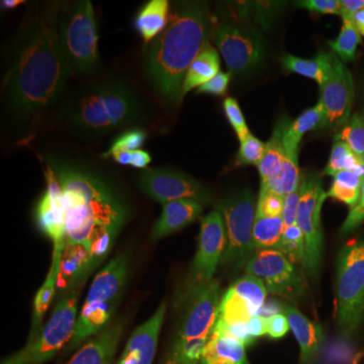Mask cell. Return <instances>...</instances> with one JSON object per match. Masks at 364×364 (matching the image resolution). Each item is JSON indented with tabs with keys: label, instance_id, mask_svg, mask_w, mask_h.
Returning <instances> with one entry per match:
<instances>
[{
	"label": "cell",
	"instance_id": "6da1fadb",
	"mask_svg": "<svg viewBox=\"0 0 364 364\" xmlns=\"http://www.w3.org/2000/svg\"><path fill=\"white\" fill-rule=\"evenodd\" d=\"M58 11L48 9L30 21L4 80L14 114L38 116L52 107L65 88L70 68L57 31Z\"/></svg>",
	"mask_w": 364,
	"mask_h": 364
},
{
	"label": "cell",
	"instance_id": "7a4b0ae2",
	"mask_svg": "<svg viewBox=\"0 0 364 364\" xmlns=\"http://www.w3.org/2000/svg\"><path fill=\"white\" fill-rule=\"evenodd\" d=\"M62 189L65 244L91 243L100 237H117L126 224L128 208L104 177L67 158L47 157Z\"/></svg>",
	"mask_w": 364,
	"mask_h": 364
},
{
	"label": "cell",
	"instance_id": "3957f363",
	"mask_svg": "<svg viewBox=\"0 0 364 364\" xmlns=\"http://www.w3.org/2000/svg\"><path fill=\"white\" fill-rule=\"evenodd\" d=\"M213 33L207 6L189 2L172 11L166 28L151 42L144 65L151 85L165 102H181L184 77Z\"/></svg>",
	"mask_w": 364,
	"mask_h": 364
},
{
	"label": "cell",
	"instance_id": "277c9868",
	"mask_svg": "<svg viewBox=\"0 0 364 364\" xmlns=\"http://www.w3.org/2000/svg\"><path fill=\"white\" fill-rule=\"evenodd\" d=\"M142 114L140 100L123 80L91 86L71 100L64 109L69 126L86 136L105 135L135 124Z\"/></svg>",
	"mask_w": 364,
	"mask_h": 364
},
{
	"label": "cell",
	"instance_id": "5b68a950",
	"mask_svg": "<svg viewBox=\"0 0 364 364\" xmlns=\"http://www.w3.org/2000/svg\"><path fill=\"white\" fill-rule=\"evenodd\" d=\"M222 296L217 279L202 287H182L176 296L173 339L164 364H200L217 322Z\"/></svg>",
	"mask_w": 364,
	"mask_h": 364
},
{
	"label": "cell",
	"instance_id": "8992f818",
	"mask_svg": "<svg viewBox=\"0 0 364 364\" xmlns=\"http://www.w3.org/2000/svg\"><path fill=\"white\" fill-rule=\"evenodd\" d=\"M129 275V261L124 254L112 258L95 275L65 353L79 348L91 337L104 331L112 323L119 299L126 287Z\"/></svg>",
	"mask_w": 364,
	"mask_h": 364
},
{
	"label": "cell",
	"instance_id": "52a82bcc",
	"mask_svg": "<svg viewBox=\"0 0 364 364\" xmlns=\"http://www.w3.org/2000/svg\"><path fill=\"white\" fill-rule=\"evenodd\" d=\"M336 321L342 337L350 340L364 321V241L355 240L340 250L337 260Z\"/></svg>",
	"mask_w": 364,
	"mask_h": 364
},
{
	"label": "cell",
	"instance_id": "ba28073f",
	"mask_svg": "<svg viewBox=\"0 0 364 364\" xmlns=\"http://www.w3.org/2000/svg\"><path fill=\"white\" fill-rule=\"evenodd\" d=\"M57 31L70 70L81 74L95 70L98 64V35L91 2H74L59 13Z\"/></svg>",
	"mask_w": 364,
	"mask_h": 364
},
{
	"label": "cell",
	"instance_id": "9c48e42d",
	"mask_svg": "<svg viewBox=\"0 0 364 364\" xmlns=\"http://www.w3.org/2000/svg\"><path fill=\"white\" fill-rule=\"evenodd\" d=\"M82 287L59 299L47 324L38 336L1 364H42L70 343L78 318V301Z\"/></svg>",
	"mask_w": 364,
	"mask_h": 364
},
{
	"label": "cell",
	"instance_id": "30bf717a",
	"mask_svg": "<svg viewBox=\"0 0 364 364\" xmlns=\"http://www.w3.org/2000/svg\"><path fill=\"white\" fill-rule=\"evenodd\" d=\"M256 203L252 193L244 191L228 196L217 205L227 231V248L221 265L232 272L246 267L256 252L253 241Z\"/></svg>",
	"mask_w": 364,
	"mask_h": 364
},
{
	"label": "cell",
	"instance_id": "8fae6325",
	"mask_svg": "<svg viewBox=\"0 0 364 364\" xmlns=\"http://www.w3.org/2000/svg\"><path fill=\"white\" fill-rule=\"evenodd\" d=\"M303 193L299 202L296 225L305 238V261L303 267L314 277L320 269L322 257L323 234L321 210L326 198L320 176L310 174L301 178Z\"/></svg>",
	"mask_w": 364,
	"mask_h": 364
},
{
	"label": "cell",
	"instance_id": "7c38bea8",
	"mask_svg": "<svg viewBox=\"0 0 364 364\" xmlns=\"http://www.w3.org/2000/svg\"><path fill=\"white\" fill-rule=\"evenodd\" d=\"M226 248L227 231L224 219L219 210H213L200 222L198 251L183 287H202L212 282Z\"/></svg>",
	"mask_w": 364,
	"mask_h": 364
},
{
	"label": "cell",
	"instance_id": "4fadbf2b",
	"mask_svg": "<svg viewBox=\"0 0 364 364\" xmlns=\"http://www.w3.org/2000/svg\"><path fill=\"white\" fill-rule=\"evenodd\" d=\"M245 272L262 280L267 291L275 296L296 299L305 294V284L294 263L277 249L256 251Z\"/></svg>",
	"mask_w": 364,
	"mask_h": 364
},
{
	"label": "cell",
	"instance_id": "5bb4252c",
	"mask_svg": "<svg viewBox=\"0 0 364 364\" xmlns=\"http://www.w3.org/2000/svg\"><path fill=\"white\" fill-rule=\"evenodd\" d=\"M139 189L156 202L164 203L177 200H193L207 205L212 196L203 184L177 170L144 169L136 177Z\"/></svg>",
	"mask_w": 364,
	"mask_h": 364
},
{
	"label": "cell",
	"instance_id": "9a60e30c",
	"mask_svg": "<svg viewBox=\"0 0 364 364\" xmlns=\"http://www.w3.org/2000/svg\"><path fill=\"white\" fill-rule=\"evenodd\" d=\"M213 37L228 68L234 73H248L264 58L262 39L247 28L224 23L215 28Z\"/></svg>",
	"mask_w": 364,
	"mask_h": 364
},
{
	"label": "cell",
	"instance_id": "2e32d148",
	"mask_svg": "<svg viewBox=\"0 0 364 364\" xmlns=\"http://www.w3.org/2000/svg\"><path fill=\"white\" fill-rule=\"evenodd\" d=\"M267 296L262 280L254 275H244L223 294L215 323L224 326L248 323L259 316Z\"/></svg>",
	"mask_w": 364,
	"mask_h": 364
},
{
	"label": "cell",
	"instance_id": "e0dca14e",
	"mask_svg": "<svg viewBox=\"0 0 364 364\" xmlns=\"http://www.w3.org/2000/svg\"><path fill=\"white\" fill-rule=\"evenodd\" d=\"M320 102L324 107V127L341 129L351 116L354 83L351 72L336 56L331 76L320 86Z\"/></svg>",
	"mask_w": 364,
	"mask_h": 364
},
{
	"label": "cell",
	"instance_id": "ac0fdd59",
	"mask_svg": "<svg viewBox=\"0 0 364 364\" xmlns=\"http://www.w3.org/2000/svg\"><path fill=\"white\" fill-rule=\"evenodd\" d=\"M47 188L36 208V222L41 231L51 239L53 247L65 245V218L62 189L54 173L46 167Z\"/></svg>",
	"mask_w": 364,
	"mask_h": 364
},
{
	"label": "cell",
	"instance_id": "d6986e66",
	"mask_svg": "<svg viewBox=\"0 0 364 364\" xmlns=\"http://www.w3.org/2000/svg\"><path fill=\"white\" fill-rule=\"evenodd\" d=\"M97 268L90 243L65 244L60 261L57 296L61 299L82 287Z\"/></svg>",
	"mask_w": 364,
	"mask_h": 364
},
{
	"label": "cell",
	"instance_id": "ffe728a7",
	"mask_svg": "<svg viewBox=\"0 0 364 364\" xmlns=\"http://www.w3.org/2000/svg\"><path fill=\"white\" fill-rule=\"evenodd\" d=\"M167 303L162 301L156 312L132 333L117 364H152L156 355Z\"/></svg>",
	"mask_w": 364,
	"mask_h": 364
},
{
	"label": "cell",
	"instance_id": "44dd1931",
	"mask_svg": "<svg viewBox=\"0 0 364 364\" xmlns=\"http://www.w3.org/2000/svg\"><path fill=\"white\" fill-rule=\"evenodd\" d=\"M124 325L123 320L114 321L104 331L81 345L66 364H112L123 335Z\"/></svg>",
	"mask_w": 364,
	"mask_h": 364
},
{
	"label": "cell",
	"instance_id": "7402d4cb",
	"mask_svg": "<svg viewBox=\"0 0 364 364\" xmlns=\"http://www.w3.org/2000/svg\"><path fill=\"white\" fill-rule=\"evenodd\" d=\"M162 205V214L151 231V239L154 241L176 233L196 222L203 210V205L193 200H177Z\"/></svg>",
	"mask_w": 364,
	"mask_h": 364
},
{
	"label": "cell",
	"instance_id": "603a6c76",
	"mask_svg": "<svg viewBox=\"0 0 364 364\" xmlns=\"http://www.w3.org/2000/svg\"><path fill=\"white\" fill-rule=\"evenodd\" d=\"M284 313L301 347V364L315 363L318 352L325 343L322 327L309 320L294 306H284Z\"/></svg>",
	"mask_w": 364,
	"mask_h": 364
},
{
	"label": "cell",
	"instance_id": "cb8c5ba5",
	"mask_svg": "<svg viewBox=\"0 0 364 364\" xmlns=\"http://www.w3.org/2000/svg\"><path fill=\"white\" fill-rule=\"evenodd\" d=\"M62 251H63V248H53L51 267H50L44 284L40 287L39 291L36 294L35 301H33L32 327H31L28 341H32L33 339H35L44 327L43 318L49 310L53 299L57 294V280H58Z\"/></svg>",
	"mask_w": 364,
	"mask_h": 364
},
{
	"label": "cell",
	"instance_id": "d4e9b609",
	"mask_svg": "<svg viewBox=\"0 0 364 364\" xmlns=\"http://www.w3.org/2000/svg\"><path fill=\"white\" fill-rule=\"evenodd\" d=\"M200 364L250 363L246 356L245 345L232 337L213 331L203 349Z\"/></svg>",
	"mask_w": 364,
	"mask_h": 364
},
{
	"label": "cell",
	"instance_id": "484cf974",
	"mask_svg": "<svg viewBox=\"0 0 364 364\" xmlns=\"http://www.w3.org/2000/svg\"><path fill=\"white\" fill-rule=\"evenodd\" d=\"M335 58L336 55L334 53L320 52L312 59H303L287 54L280 62L287 71L313 79L321 86L331 76Z\"/></svg>",
	"mask_w": 364,
	"mask_h": 364
},
{
	"label": "cell",
	"instance_id": "4316f807",
	"mask_svg": "<svg viewBox=\"0 0 364 364\" xmlns=\"http://www.w3.org/2000/svg\"><path fill=\"white\" fill-rule=\"evenodd\" d=\"M221 59L219 53L208 43L200 53L184 77L181 90V100L184 95L193 90L200 87L220 73Z\"/></svg>",
	"mask_w": 364,
	"mask_h": 364
},
{
	"label": "cell",
	"instance_id": "83f0119b",
	"mask_svg": "<svg viewBox=\"0 0 364 364\" xmlns=\"http://www.w3.org/2000/svg\"><path fill=\"white\" fill-rule=\"evenodd\" d=\"M169 2L151 0L139 11L135 26L145 42H152L168 25Z\"/></svg>",
	"mask_w": 364,
	"mask_h": 364
},
{
	"label": "cell",
	"instance_id": "f1b7e54d",
	"mask_svg": "<svg viewBox=\"0 0 364 364\" xmlns=\"http://www.w3.org/2000/svg\"><path fill=\"white\" fill-rule=\"evenodd\" d=\"M289 122V119L287 117L279 119V123L275 124L273 129L272 138L265 143L264 154L257 166L261 181H267L277 176L282 168L287 153L284 144V135Z\"/></svg>",
	"mask_w": 364,
	"mask_h": 364
},
{
	"label": "cell",
	"instance_id": "f546056e",
	"mask_svg": "<svg viewBox=\"0 0 364 364\" xmlns=\"http://www.w3.org/2000/svg\"><path fill=\"white\" fill-rule=\"evenodd\" d=\"M325 112L320 100L315 107L306 109L294 122L287 124L284 135L286 150L299 152V145L301 139L308 132L315 130L318 127H324Z\"/></svg>",
	"mask_w": 364,
	"mask_h": 364
},
{
	"label": "cell",
	"instance_id": "4dcf8cb0",
	"mask_svg": "<svg viewBox=\"0 0 364 364\" xmlns=\"http://www.w3.org/2000/svg\"><path fill=\"white\" fill-rule=\"evenodd\" d=\"M286 152V157L279 173L267 181H261L260 191H269L286 198L299 188L301 177L298 153L287 150Z\"/></svg>",
	"mask_w": 364,
	"mask_h": 364
},
{
	"label": "cell",
	"instance_id": "1f68e13d",
	"mask_svg": "<svg viewBox=\"0 0 364 364\" xmlns=\"http://www.w3.org/2000/svg\"><path fill=\"white\" fill-rule=\"evenodd\" d=\"M363 179L352 171H342L333 179L331 188L326 193L328 198H334L352 208L360 196Z\"/></svg>",
	"mask_w": 364,
	"mask_h": 364
},
{
	"label": "cell",
	"instance_id": "d6a6232c",
	"mask_svg": "<svg viewBox=\"0 0 364 364\" xmlns=\"http://www.w3.org/2000/svg\"><path fill=\"white\" fill-rule=\"evenodd\" d=\"M284 223L280 217H255L253 227V241L256 251L274 248L284 233Z\"/></svg>",
	"mask_w": 364,
	"mask_h": 364
},
{
	"label": "cell",
	"instance_id": "836d02e7",
	"mask_svg": "<svg viewBox=\"0 0 364 364\" xmlns=\"http://www.w3.org/2000/svg\"><path fill=\"white\" fill-rule=\"evenodd\" d=\"M348 340H330L323 344L318 354L317 360L320 364H356L361 358V352L356 351Z\"/></svg>",
	"mask_w": 364,
	"mask_h": 364
},
{
	"label": "cell",
	"instance_id": "e575fe53",
	"mask_svg": "<svg viewBox=\"0 0 364 364\" xmlns=\"http://www.w3.org/2000/svg\"><path fill=\"white\" fill-rule=\"evenodd\" d=\"M361 43V35L352 20L343 18L341 32L336 40L329 41L330 48L342 62L355 59L356 50Z\"/></svg>",
	"mask_w": 364,
	"mask_h": 364
},
{
	"label": "cell",
	"instance_id": "d590c367",
	"mask_svg": "<svg viewBox=\"0 0 364 364\" xmlns=\"http://www.w3.org/2000/svg\"><path fill=\"white\" fill-rule=\"evenodd\" d=\"M274 249L280 251L293 263L304 264L305 261V238L298 225L286 228Z\"/></svg>",
	"mask_w": 364,
	"mask_h": 364
},
{
	"label": "cell",
	"instance_id": "8d00e7d4",
	"mask_svg": "<svg viewBox=\"0 0 364 364\" xmlns=\"http://www.w3.org/2000/svg\"><path fill=\"white\" fill-rule=\"evenodd\" d=\"M334 140L341 141L350 148L358 158L364 155V114L356 112L344 124Z\"/></svg>",
	"mask_w": 364,
	"mask_h": 364
},
{
	"label": "cell",
	"instance_id": "74e56055",
	"mask_svg": "<svg viewBox=\"0 0 364 364\" xmlns=\"http://www.w3.org/2000/svg\"><path fill=\"white\" fill-rule=\"evenodd\" d=\"M360 162V158L356 156L346 144L334 140L329 161L323 173L325 176H335L339 172L353 171Z\"/></svg>",
	"mask_w": 364,
	"mask_h": 364
},
{
	"label": "cell",
	"instance_id": "f35d334b",
	"mask_svg": "<svg viewBox=\"0 0 364 364\" xmlns=\"http://www.w3.org/2000/svg\"><path fill=\"white\" fill-rule=\"evenodd\" d=\"M265 143L260 141L259 139L254 136L252 134H249L242 142H240V149L236 157V164L238 166H245V165H254L258 166L264 154Z\"/></svg>",
	"mask_w": 364,
	"mask_h": 364
},
{
	"label": "cell",
	"instance_id": "ab89813d",
	"mask_svg": "<svg viewBox=\"0 0 364 364\" xmlns=\"http://www.w3.org/2000/svg\"><path fill=\"white\" fill-rule=\"evenodd\" d=\"M146 140V133L139 129H133V130L127 131L126 133L122 134L117 136L114 143L112 144L109 151L102 155V157H112L117 153L129 152L133 153L134 151L140 149Z\"/></svg>",
	"mask_w": 364,
	"mask_h": 364
},
{
	"label": "cell",
	"instance_id": "60d3db41",
	"mask_svg": "<svg viewBox=\"0 0 364 364\" xmlns=\"http://www.w3.org/2000/svg\"><path fill=\"white\" fill-rule=\"evenodd\" d=\"M284 207V196L260 191L256 203V217H280Z\"/></svg>",
	"mask_w": 364,
	"mask_h": 364
},
{
	"label": "cell",
	"instance_id": "b9f144b4",
	"mask_svg": "<svg viewBox=\"0 0 364 364\" xmlns=\"http://www.w3.org/2000/svg\"><path fill=\"white\" fill-rule=\"evenodd\" d=\"M224 111L228 121L233 127L239 141L242 142L250 134V132H249L243 112L241 111L240 105L235 98L228 97L224 102Z\"/></svg>",
	"mask_w": 364,
	"mask_h": 364
},
{
	"label": "cell",
	"instance_id": "7bdbcfd3",
	"mask_svg": "<svg viewBox=\"0 0 364 364\" xmlns=\"http://www.w3.org/2000/svg\"><path fill=\"white\" fill-rule=\"evenodd\" d=\"M364 223V177L363 179V186H361L360 196L358 203L349 210L343 225L341 227L342 234H349L358 229Z\"/></svg>",
	"mask_w": 364,
	"mask_h": 364
},
{
	"label": "cell",
	"instance_id": "ee69618b",
	"mask_svg": "<svg viewBox=\"0 0 364 364\" xmlns=\"http://www.w3.org/2000/svg\"><path fill=\"white\" fill-rule=\"evenodd\" d=\"M301 193H303V184L301 181L299 188L284 198V212H282V217L286 228L296 225V215H298Z\"/></svg>",
	"mask_w": 364,
	"mask_h": 364
},
{
	"label": "cell",
	"instance_id": "f6af8a7d",
	"mask_svg": "<svg viewBox=\"0 0 364 364\" xmlns=\"http://www.w3.org/2000/svg\"><path fill=\"white\" fill-rule=\"evenodd\" d=\"M296 6L303 7L308 11L321 14H339L340 4L339 0H303V1L296 2Z\"/></svg>",
	"mask_w": 364,
	"mask_h": 364
},
{
	"label": "cell",
	"instance_id": "bcb514c9",
	"mask_svg": "<svg viewBox=\"0 0 364 364\" xmlns=\"http://www.w3.org/2000/svg\"><path fill=\"white\" fill-rule=\"evenodd\" d=\"M231 74L227 72H220L214 78L208 81L205 85L198 88V93H205V95H224L227 92L228 86H229Z\"/></svg>",
	"mask_w": 364,
	"mask_h": 364
},
{
	"label": "cell",
	"instance_id": "7dc6e473",
	"mask_svg": "<svg viewBox=\"0 0 364 364\" xmlns=\"http://www.w3.org/2000/svg\"><path fill=\"white\" fill-rule=\"evenodd\" d=\"M267 335L272 339L282 338L291 330L289 320L284 314H277L267 318Z\"/></svg>",
	"mask_w": 364,
	"mask_h": 364
},
{
	"label": "cell",
	"instance_id": "c3c4849f",
	"mask_svg": "<svg viewBox=\"0 0 364 364\" xmlns=\"http://www.w3.org/2000/svg\"><path fill=\"white\" fill-rule=\"evenodd\" d=\"M340 16L342 18L352 20L358 11L364 9V0H342L340 1Z\"/></svg>",
	"mask_w": 364,
	"mask_h": 364
},
{
	"label": "cell",
	"instance_id": "681fc988",
	"mask_svg": "<svg viewBox=\"0 0 364 364\" xmlns=\"http://www.w3.org/2000/svg\"><path fill=\"white\" fill-rule=\"evenodd\" d=\"M247 326L249 333L255 340L267 334V318L256 316L249 321Z\"/></svg>",
	"mask_w": 364,
	"mask_h": 364
},
{
	"label": "cell",
	"instance_id": "f907efd6",
	"mask_svg": "<svg viewBox=\"0 0 364 364\" xmlns=\"http://www.w3.org/2000/svg\"><path fill=\"white\" fill-rule=\"evenodd\" d=\"M151 156L149 153L141 149L134 151L132 153V159L130 165L135 168L145 169L150 164Z\"/></svg>",
	"mask_w": 364,
	"mask_h": 364
},
{
	"label": "cell",
	"instance_id": "816d5d0a",
	"mask_svg": "<svg viewBox=\"0 0 364 364\" xmlns=\"http://www.w3.org/2000/svg\"><path fill=\"white\" fill-rule=\"evenodd\" d=\"M280 313V306L277 301H272L264 303L262 309H261L259 316L264 318H270L272 316L277 315Z\"/></svg>",
	"mask_w": 364,
	"mask_h": 364
},
{
	"label": "cell",
	"instance_id": "f5cc1de1",
	"mask_svg": "<svg viewBox=\"0 0 364 364\" xmlns=\"http://www.w3.org/2000/svg\"><path fill=\"white\" fill-rule=\"evenodd\" d=\"M354 25L358 28L359 33L364 37V9L363 11H358L355 16L352 18Z\"/></svg>",
	"mask_w": 364,
	"mask_h": 364
},
{
	"label": "cell",
	"instance_id": "db71d44e",
	"mask_svg": "<svg viewBox=\"0 0 364 364\" xmlns=\"http://www.w3.org/2000/svg\"><path fill=\"white\" fill-rule=\"evenodd\" d=\"M112 159L117 163L122 165H130L132 159V153L121 152L112 156Z\"/></svg>",
	"mask_w": 364,
	"mask_h": 364
},
{
	"label": "cell",
	"instance_id": "11a10c76",
	"mask_svg": "<svg viewBox=\"0 0 364 364\" xmlns=\"http://www.w3.org/2000/svg\"><path fill=\"white\" fill-rule=\"evenodd\" d=\"M21 4H23V0H4V1H1V7L2 9H11Z\"/></svg>",
	"mask_w": 364,
	"mask_h": 364
},
{
	"label": "cell",
	"instance_id": "9f6ffc18",
	"mask_svg": "<svg viewBox=\"0 0 364 364\" xmlns=\"http://www.w3.org/2000/svg\"><path fill=\"white\" fill-rule=\"evenodd\" d=\"M361 162H363V166H364V155L363 157L360 158Z\"/></svg>",
	"mask_w": 364,
	"mask_h": 364
}]
</instances>
